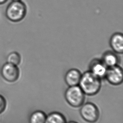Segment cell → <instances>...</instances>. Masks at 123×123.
Listing matches in <instances>:
<instances>
[{"instance_id":"cell-1","label":"cell","mask_w":123,"mask_h":123,"mask_svg":"<svg viewBox=\"0 0 123 123\" xmlns=\"http://www.w3.org/2000/svg\"><path fill=\"white\" fill-rule=\"evenodd\" d=\"M79 85L85 95L93 96L100 91L101 87V79L89 70L82 74Z\"/></svg>"},{"instance_id":"cell-2","label":"cell","mask_w":123,"mask_h":123,"mask_svg":"<svg viewBox=\"0 0 123 123\" xmlns=\"http://www.w3.org/2000/svg\"><path fill=\"white\" fill-rule=\"evenodd\" d=\"M65 98L71 106L79 108L82 106L85 101V94L78 86L69 87L66 91Z\"/></svg>"},{"instance_id":"cell-3","label":"cell","mask_w":123,"mask_h":123,"mask_svg":"<svg viewBox=\"0 0 123 123\" xmlns=\"http://www.w3.org/2000/svg\"><path fill=\"white\" fill-rule=\"evenodd\" d=\"M26 7L24 3L20 1H13L7 8L6 15L9 20L18 22L25 16Z\"/></svg>"},{"instance_id":"cell-4","label":"cell","mask_w":123,"mask_h":123,"mask_svg":"<svg viewBox=\"0 0 123 123\" xmlns=\"http://www.w3.org/2000/svg\"><path fill=\"white\" fill-rule=\"evenodd\" d=\"M80 113L83 119L90 123L96 122L100 117L98 108L91 102H87L82 105L80 109Z\"/></svg>"},{"instance_id":"cell-5","label":"cell","mask_w":123,"mask_h":123,"mask_svg":"<svg viewBox=\"0 0 123 123\" xmlns=\"http://www.w3.org/2000/svg\"><path fill=\"white\" fill-rule=\"evenodd\" d=\"M105 78L112 85H120L123 82V70L118 65L108 68Z\"/></svg>"},{"instance_id":"cell-6","label":"cell","mask_w":123,"mask_h":123,"mask_svg":"<svg viewBox=\"0 0 123 123\" xmlns=\"http://www.w3.org/2000/svg\"><path fill=\"white\" fill-rule=\"evenodd\" d=\"M107 69L101 60L95 59L90 63V71L100 79L105 78Z\"/></svg>"},{"instance_id":"cell-7","label":"cell","mask_w":123,"mask_h":123,"mask_svg":"<svg viewBox=\"0 0 123 123\" xmlns=\"http://www.w3.org/2000/svg\"><path fill=\"white\" fill-rule=\"evenodd\" d=\"M1 73L3 78L9 82H15L19 76V71L17 66L8 62L3 65Z\"/></svg>"},{"instance_id":"cell-8","label":"cell","mask_w":123,"mask_h":123,"mask_svg":"<svg viewBox=\"0 0 123 123\" xmlns=\"http://www.w3.org/2000/svg\"><path fill=\"white\" fill-rule=\"evenodd\" d=\"M112 49L115 53L122 54L123 52V35L121 33H116L112 35L109 41Z\"/></svg>"},{"instance_id":"cell-9","label":"cell","mask_w":123,"mask_h":123,"mask_svg":"<svg viewBox=\"0 0 123 123\" xmlns=\"http://www.w3.org/2000/svg\"><path fill=\"white\" fill-rule=\"evenodd\" d=\"M82 75L80 71L77 69H71L66 73L65 82L69 87L78 86L80 82Z\"/></svg>"},{"instance_id":"cell-10","label":"cell","mask_w":123,"mask_h":123,"mask_svg":"<svg viewBox=\"0 0 123 123\" xmlns=\"http://www.w3.org/2000/svg\"><path fill=\"white\" fill-rule=\"evenodd\" d=\"M119 58L117 54L113 51H107L102 56L101 60L107 68H110L118 65Z\"/></svg>"},{"instance_id":"cell-11","label":"cell","mask_w":123,"mask_h":123,"mask_svg":"<svg viewBox=\"0 0 123 123\" xmlns=\"http://www.w3.org/2000/svg\"><path fill=\"white\" fill-rule=\"evenodd\" d=\"M45 123H67V120L62 113L54 112L46 117Z\"/></svg>"},{"instance_id":"cell-12","label":"cell","mask_w":123,"mask_h":123,"mask_svg":"<svg viewBox=\"0 0 123 123\" xmlns=\"http://www.w3.org/2000/svg\"><path fill=\"white\" fill-rule=\"evenodd\" d=\"M47 116L42 111H36L32 114L30 119V123H45Z\"/></svg>"},{"instance_id":"cell-13","label":"cell","mask_w":123,"mask_h":123,"mask_svg":"<svg viewBox=\"0 0 123 123\" xmlns=\"http://www.w3.org/2000/svg\"><path fill=\"white\" fill-rule=\"evenodd\" d=\"M7 60L8 63L17 66V65H18L20 63L21 57L18 53L13 52L8 55Z\"/></svg>"},{"instance_id":"cell-14","label":"cell","mask_w":123,"mask_h":123,"mask_svg":"<svg viewBox=\"0 0 123 123\" xmlns=\"http://www.w3.org/2000/svg\"><path fill=\"white\" fill-rule=\"evenodd\" d=\"M6 106V102L3 97L0 95V113L4 110Z\"/></svg>"},{"instance_id":"cell-15","label":"cell","mask_w":123,"mask_h":123,"mask_svg":"<svg viewBox=\"0 0 123 123\" xmlns=\"http://www.w3.org/2000/svg\"><path fill=\"white\" fill-rule=\"evenodd\" d=\"M7 0H0V4L4 3Z\"/></svg>"},{"instance_id":"cell-16","label":"cell","mask_w":123,"mask_h":123,"mask_svg":"<svg viewBox=\"0 0 123 123\" xmlns=\"http://www.w3.org/2000/svg\"><path fill=\"white\" fill-rule=\"evenodd\" d=\"M77 123V122H68V123Z\"/></svg>"},{"instance_id":"cell-17","label":"cell","mask_w":123,"mask_h":123,"mask_svg":"<svg viewBox=\"0 0 123 123\" xmlns=\"http://www.w3.org/2000/svg\"><path fill=\"white\" fill-rule=\"evenodd\" d=\"M13 1H20V0H12Z\"/></svg>"}]
</instances>
